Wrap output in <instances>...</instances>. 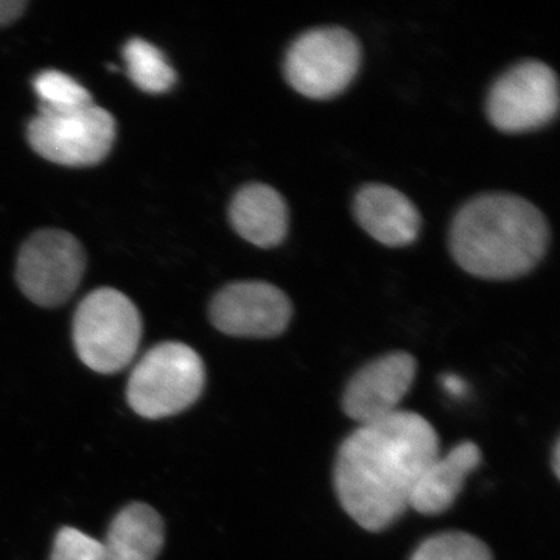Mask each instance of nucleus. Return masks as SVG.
<instances>
[{
    "label": "nucleus",
    "mask_w": 560,
    "mask_h": 560,
    "mask_svg": "<svg viewBox=\"0 0 560 560\" xmlns=\"http://www.w3.org/2000/svg\"><path fill=\"white\" fill-rule=\"evenodd\" d=\"M440 455L433 425L412 411H397L352 431L335 463V490L342 510L371 533H381L410 510L423 469Z\"/></svg>",
    "instance_id": "nucleus-1"
},
{
    "label": "nucleus",
    "mask_w": 560,
    "mask_h": 560,
    "mask_svg": "<svg viewBox=\"0 0 560 560\" xmlns=\"http://www.w3.org/2000/svg\"><path fill=\"white\" fill-rule=\"evenodd\" d=\"M550 228L533 202L512 194L480 195L459 209L451 230L456 264L477 278L514 279L539 264Z\"/></svg>",
    "instance_id": "nucleus-2"
},
{
    "label": "nucleus",
    "mask_w": 560,
    "mask_h": 560,
    "mask_svg": "<svg viewBox=\"0 0 560 560\" xmlns=\"http://www.w3.org/2000/svg\"><path fill=\"white\" fill-rule=\"evenodd\" d=\"M142 318L119 290L98 289L80 302L73 316V345L80 360L101 374H114L135 360Z\"/></svg>",
    "instance_id": "nucleus-3"
},
{
    "label": "nucleus",
    "mask_w": 560,
    "mask_h": 560,
    "mask_svg": "<svg viewBox=\"0 0 560 560\" xmlns=\"http://www.w3.org/2000/svg\"><path fill=\"white\" fill-rule=\"evenodd\" d=\"M205 383V363L194 349L183 342H162L132 370L128 404L142 418H168L200 399Z\"/></svg>",
    "instance_id": "nucleus-4"
},
{
    "label": "nucleus",
    "mask_w": 560,
    "mask_h": 560,
    "mask_svg": "<svg viewBox=\"0 0 560 560\" xmlns=\"http://www.w3.org/2000/svg\"><path fill=\"white\" fill-rule=\"evenodd\" d=\"M361 62L359 39L342 27L302 33L287 50L283 73L293 90L311 98H330L355 79Z\"/></svg>",
    "instance_id": "nucleus-5"
},
{
    "label": "nucleus",
    "mask_w": 560,
    "mask_h": 560,
    "mask_svg": "<svg viewBox=\"0 0 560 560\" xmlns=\"http://www.w3.org/2000/svg\"><path fill=\"white\" fill-rule=\"evenodd\" d=\"M116 120L97 105L70 113H44L31 120L27 138L44 160L66 167L101 164L116 140Z\"/></svg>",
    "instance_id": "nucleus-6"
},
{
    "label": "nucleus",
    "mask_w": 560,
    "mask_h": 560,
    "mask_svg": "<svg viewBox=\"0 0 560 560\" xmlns=\"http://www.w3.org/2000/svg\"><path fill=\"white\" fill-rule=\"evenodd\" d=\"M86 270L83 246L69 232L43 230L22 245L16 279L25 296L40 307H58L75 293Z\"/></svg>",
    "instance_id": "nucleus-7"
},
{
    "label": "nucleus",
    "mask_w": 560,
    "mask_h": 560,
    "mask_svg": "<svg viewBox=\"0 0 560 560\" xmlns=\"http://www.w3.org/2000/svg\"><path fill=\"white\" fill-rule=\"evenodd\" d=\"M558 110V75L541 61L517 62L489 91V120L504 132L537 130L550 124Z\"/></svg>",
    "instance_id": "nucleus-8"
},
{
    "label": "nucleus",
    "mask_w": 560,
    "mask_h": 560,
    "mask_svg": "<svg viewBox=\"0 0 560 560\" xmlns=\"http://www.w3.org/2000/svg\"><path fill=\"white\" fill-rule=\"evenodd\" d=\"M209 316L217 329L231 337L272 338L289 327L293 305L272 283L241 280L213 296Z\"/></svg>",
    "instance_id": "nucleus-9"
},
{
    "label": "nucleus",
    "mask_w": 560,
    "mask_h": 560,
    "mask_svg": "<svg viewBox=\"0 0 560 560\" xmlns=\"http://www.w3.org/2000/svg\"><path fill=\"white\" fill-rule=\"evenodd\" d=\"M418 361L408 352H390L361 368L346 386L342 410L360 425L377 422L399 411L410 393Z\"/></svg>",
    "instance_id": "nucleus-10"
},
{
    "label": "nucleus",
    "mask_w": 560,
    "mask_h": 560,
    "mask_svg": "<svg viewBox=\"0 0 560 560\" xmlns=\"http://www.w3.org/2000/svg\"><path fill=\"white\" fill-rule=\"evenodd\" d=\"M353 213L360 226L386 246L410 245L418 238L422 224L415 202L385 184L361 187L353 201Z\"/></svg>",
    "instance_id": "nucleus-11"
},
{
    "label": "nucleus",
    "mask_w": 560,
    "mask_h": 560,
    "mask_svg": "<svg viewBox=\"0 0 560 560\" xmlns=\"http://www.w3.org/2000/svg\"><path fill=\"white\" fill-rule=\"evenodd\" d=\"M481 451L475 442L466 441L445 456L438 455L416 481L410 508L422 515H440L451 510L463 492L464 482L481 464Z\"/></svg>",
    "instance_id": "nucleus-12"
},
{
    "label": "nucleus",
    "mask_w": 560,
    "mask_h": 560,
    "mask_svg": "<svg viewBox=\"0 0 560 560\" xmlns=\"http://www.w3.org/2000/svg\"><path fill=\"white\" fill-rule=\"evenodd\" d=\"M232 226L241 237L260 248H271L285 238L289 231V208L275 187L250 183L232 198Z\"/></svg>",
    "instance_id": "nucleus-13"
},
{
    "label": "nucleus",
    "mask_w": 560,
    "mask_h": 560,
    "mask_svg": "<svg viewBox=\"0 0 560 560\" xmlns=\"http://www.w3.org/2000/svg\"><path fill=\"white\" fill-rule=\"evenodd\" d=\"M164 545V523L149 504L132 503L110 523L103 541L106 560H154Z\"/></svg>",
    "instance_id": "nucleus-14"
},
{
    "label": "nucleus",
    "mask_w": 560,
    "mask_h": 560,
    "mask_svg": "<svg viewBox=\"0 0 560 560\" xmlns=\"http://www.w3.org/2000/svg\"><path fill=\"white\" fill-rule=\"evenodd\" d=\"M130 79L139 90L149 94H164L176 83V72L167 58L149 40L132 38L124 49Z\"/></svg>",
    "instance_id": "nucleus-15"
},
{
    "label": "nucleus",
    "mask_w": 560,
    "mask_h": 560,
    "mask_svg": "<svg viewBox=\"0 0 560 560\" xmlns=\"http://www.w3.org/2000/svg\"><path fill=\"white\" fill-rule=\"evenodd\" d=\"M44 113H70L94 105L92 95L79 81L60 70H44L33 80Z\"/></svg>",
    "instance_id": "nucleus-16"
},
{
    "label": "nucleus",
    "mask_w": 560,
    "mask_h": 560,
    "mask_svg": "<svg viewBox=\"0 0 560 560\" xmlns=\"http://www.w3.org/2000/svg\"><path fill=\"white\" fill-rule=\"evenodd\" d=\"M411 560H493L488 545L471 534L442 533L420 544Z\"/></svg>",
    "instance_id": "nucleus-17"
},
{
    "label": "nucleus",
    "mask_w": 560,
    "mask_h": 560,
    "mask_svg": "<svg viewBox=\"0 0 560 560\" xmlns=\"http://www.w3.org/2000/svg\"><path fill=\"white\" fill-rule=\"evenodd\" d=\"M50 560H106L102 541L75 528H62L55 539Z\"/></svg>",
    "instance_id": "nucleus-18"
},
{
    "label": "nucleus",
    "mask_w": 560,
    "mask_h": 560,
    "mask_svg": "<svg viewBox=\"0 0 560 560\" xmlns=\"http://www.w3.org/2000/svg\"><path fill=\"white\" fill-rule=\"evenodd\" d=\"M25 9H27V2L24 0H0V27L20 20Z\"/></svg>",
    "instance_id": "nucleus-19"
},
{
    "label": "nucleus",
    "mask_w": 560,
    "mask_h": 560,
    "mask_svg": "<svg viewBox=\"0 0 560 560\" xmlns=\"http://www.w3.org/2000/svg\"><path fill=\"white\" fill-rule=\"evenodd\" d=\"M445 386H447L448 390H452V393L459 394L460 389H463V382H460L459 378L448 375V377L445 378Z\"/></svg>",
    "instance_id": "nucleus-20"
},
{
    "label": "nucleus",
    "mask_w": 560,
    "mask_h": 560,
    "mask_svg": "<svg viewBox=\"0 0 560 560\" xmlns=\"http://www.w3.org/2000/svg\"><path fill=\"white\" fill-rule=\"evenodd\" d=\"M559 452H560L559 442H556L555 451H552V467H555V471H556V475H558V477H559V463H560Z\"/></svg>",
    "instance_id": "nucleus-21"
}]
</instances>
